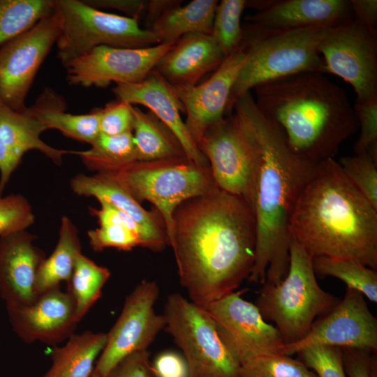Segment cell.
Segmentation results:
<instances>
[{
    "label": "cell",
    "mask_w": 377,
    "mask_h": 377,
    "mask_svg": "<svg viewBox=\"0 0 377 377\" xmlns=\"http://www.w3.org/2000/svg\"><path fill=\"white\" fill-rule=\"evenodd\" d=\"M101 208H89L91 214L97 219V221L101 225L117 224L125 226L130 229L138 232L143 242V248L145 246L142 233L138 225L125 212L118 209L106 202H100Z\"/></svg>",
    "instance_id": "cell-45"
},
{
    "label": "cell",
    "mask_w": 377,
    "mask_h": 377,
    "mask_svg": "<svg viewBox=\"0 0 377 377\" xmlns=\"http://www.w3.org/2000/svg\"><path fill=\"white\" fill-rule=\"evenodd\" d=\"M289 267L276 283H264L255 305L267 322H272L286 344L297 342L310 332L316 320L339 302L317 281L313 258L290 238Z\"/></svg>",
    "instance_id": "cell-5"
},
{
    "label": "cell",
    "mask_w": 377,
    "mask_h": 377,
    "mask_svg": "<svg viewBox=\"0 0 377 377\" xmlns=\"http://www.w3.org/2000/svg\"><path fill=\"white\" fill-rule=\"evenodd\" d=\"M298 360L318 377H346L341 350L339 347L314 346L304 348L297 353Z\"/></svg>",
    "instance_id": "cell-38"
},
{
    "label": "cell",
    "mask_w": 377,
    "mask_h": 377,
    "mask_svg": "<svg viewBox=\"0 0 377 377\" xmlns=\"http://www.w3.org/2000/svg\"><path fill=\"white\" fill-rule=\"evenodd\" d=\"M165 328L182 350L188 377H239V364L207 311L179 293L167 297Z\"/></svg>",
    "instance_id": "cell-9"
},
{
    "label": "cell",
    "mask_w": 377,
    "mask_h": 377,
    "mask_svg": "<svg viewBox=\"0 0 377 377\" xmlns=\"http://www.w3.org/2000/svg\"><path fill=\"white\" fill-rule=\"evenodd\" d=\"M64 98L50 87H45L35 103L25 112L40 122L46 130L54 128L64 136L89 143L90 145L100 134L101 109L89 113L73 114L66 111Z\"/></svg>",
    "instance_id": "cell-24"
},
{
    "label": "cell",
    "mask_w": 377,
    "mask_h": 377,
    "mask_svg": "<svg viewBox=\"0 0 377 377\" xmlns=\"http://www.w3.org/2000/svg\"><path fill=\"white\" fill-rule=\"evenodd\" d=\"M328 29L311 27L269 34L244 31L246 54L232 88L226 114H232L241 96L260 84L298 73H326L319 45Z\"/></svg>",
    "instance_id": "cell-6"
},
{
    "label": "cell",
    "mask_w": 377,
    "mask_h": 377,
    "mask_svg": "<svg viewBox=\"0 0 377 377\" xmlns=\"http://www.w3.org/2000/svg\"><path fill=\"white\" fill-rule=\"evenodd\" d=\"M256 228L250 206L219 188L177 207L168 245L189 300L205 309L249 278L256 257Z\"/></svg>",
    "instance_id": "cell-1"
},
{
    "label": "cell",
    "mask_w": 377,
    "mask_h": 377,
    "mask_svg": "<svg viewBox=\"0 0 377 377\" xmlns=\"http://www.w3.org/2000/svg\"><path fill=\"white\" fill-rule=\"evenodd\" d=\"M59 22L53 13L0 47V101L22 112L34 78L56 44Z\"/></svg>",
    "instance_id": "cell-13"
},
{
    "label": "cell",
    "mask_w": 377,
    "mask_h": 377,
    "mask_svg": "<svg viewBox=\"0 0 377 377\" xmlns=\"http://www.w3.org/2000/svg\"><path fill=\"white\" fill-rule=\"evenodd\" d=\"M137 159L140 161L186 157L175 134L153 113L132 105Z\"/></svg>",
    "instance_id": "cell-28"
},
{
    "label": "cell",
    "mask_w": 377,
    "mask_h": 377,
    "mask_svg": "<svg viewBox=\"0 0 377 377\" xmlns=\"http://www.w3.org/2000/svg\"><path fill=\"white\" fill-rule=\"evenodd\" d=\"M289 232L312 258L353 259L376 270L377 209L334 158L317 163L295 205Z\"/></svg>",
    "instance_id": "cell-3"
},
{
    "label": "cell",
    "mask_w": 377,
    "mask_h": 377,
    "mask_svg": "<svg viewBox=\"0 0 377 377\" xmlns=\"http://www.w3.org/2000/svg\"><path fill=\"white\" fill-rule=\"evenodd\" d=\"M110 270L80 253L75 259L68 292L72 295L78 323L101 297L102 289L110 276Z\"/></svg>",
    "instance_id": "cell-30"
},
{
    "label": "cell",
    "mask_w": 377,
    "mask_h": 377,
    "mask_svg": "<svg viewBox=\"0 0 377 377\" xmlns=\"http://www.w3.org/2000/svg\"><path fill=\"white\" fill-rule=\"evenodd\" d=\"M73 191L80 196L94 197L127 214L140 228L144 248L160 252L168 246L165 223L155 209L143 208L123 186L103 172L88 176L78 174L71 179Z\"/></svg>",
    "instance_id": "cell-22"
},
{
    "label": "cell",
    "mask_w": 377,
    "mask_h": 377,
    "mask_svg": "<svg viewBox=\"0 0 377 377\" xmlns=\"http://www.w3.org/2000/svg\"><path fill=\"white\" fill-rule=\"evenodd\" d=\"M218 3L216 0H193L183 6L177 4L161 15L149 29L159 43L193 33L210 35Z\"/></svg>",
    "instance_id": "cell-27"
},
{
    "label": "cell",
    "mask_w": 377,
    "mask_h": 377,
    "mask_svg": "<svg viewBox=\"0 0 377 377\" xmlns=\"http://www.w3.org/2000/svg\"><path fill=\"white\" fill-rule=\"evenodd\" d=\"M112 91L118 100L147 108L175 134L188 160L199 166H209L181 117L184 108L173 87L156 71H151L137 83L116 84Z\"/></svg>",
    "instance_id": "cell-20"
},
{
    "label": "cell",
    "mask_w": 377,
    "mask_h": 377,
    "mask_svg": "<svg viewBox=\"0 0 377 377\" xmlns=\"http://www.w3.org/2000/svg\"><path fill=\"white\" fill-rule=\"evenodd\" d=\"M314 346L358 348L376 353L377 319L360 292L346 287L343 298L316 320L304 338L286 344L282 353L291 356Z\"/></svg>",
    "instance_id": "cell-16"
},
{
    "label": "cell",
    "mask_w": 377,
    "mask_h": 377,
    "mask_svg": "<svg viewBox=\"0 0 377 377\" xmlns=\"http://www.w3.org/2000/svg\"><path fill=\"white\" fill-rule=\"evenodd\" d=\"M205 310L239 364L260 355L283 354L285 343L279 332L264 320L255 304L244 300L239 292L211 303Z\"/></svg>",
    "instance_id": "cell-14"
},
{
    "label": "cell",
    "mask_w": 377,
    "mask_h": 377,
    "mask_svg": "<svg viewBox=\"0 0 377 377\" xmlns=\"http://www.w3.org/2000/svg\"><path fill=\"white\" fill-rule=\"evenodd\" d=\"M353 19L349 1L274 0L267 8L246 17L244 31L276 33L311 27L330 28Z\"/></svg>",
    "instance_id": "cell-19"
},
{
    "label": "cell",
    "mask_w": 377,
    "mask_h": 377,
    "mask_svg": "<svg viewBox=\"0 0 377 377\" xmlns=\"http://www.w3.org/2000/svg\"><path fill=\"white\" fill-rule=\"evenodd\" d=\"M338 163L351 184L377 209V161L361 154L342 157Z\"/></svg>",
    "instance_id": "cell-36"
},
{
    "label": "cell",
    "mask_w": 377,
    "mask_h": 377,
    "mask_svg": "<svg viewBox=\"0 0 377 377\" xmlns=\"http://www.w3.org/2000/svg\"><path fill=\"white\" fill-rule=\"evenodd\" d=\"M247 45L241 44L215 72L200 84L173 87L186 113V126L198 145L212 125L223 119L229 96L246 57Z\"/></svg>",
    "instance_id": "cell-17"
},
{
    "label": "cell",
    "mask_w": 377,
    "mask_h": 377,
    "mask_svg": "<svg viewBox=\"0 0 377 377\" xmlns=\"http://www.w3.org/2000/svg\"><path fill=\"white\" fill-rule=\"evenodd\" d=\"M154 281L142 280L126 296L119 316L107 333L106 344L94 369L103 376L122 359L137 351L145 350L165 328L163 314L154 304L159 295Z\"/></svg>",
    "instance_id": "cell-12"
},
{
    "label": "cell",
    "mask_w": 377,
    "mask_h": 377,
    "mask_svg": "<svg viewBox=\"0 0 377 377\" xmlns=\"http://www.w3.org/2000/svg\"><path fill=\"white\" fill-rule=\"evenodd\" d=\"M313 266L316 274L337 278L346 287L358 290L371 302H377L376 269L353 259L326 256L313 258Z\"/></svg>",
    "instance_id": "cell-32"
},
{
    "label": "cell",
    "mask_w": 377,
    "mask_h": 377,
    "mask_svg": "<svg viewBox=\"0 0 377 377\" xmlns=\"http://www.w3.org/2000/svg\"><path fill=\"white\" fill-rule=\"evenodd\" d=\"M34 221L31 206L24 196H0V236L26 230Z\"/></svg>",
    "instance_id": "cell-39"
},
{
    "label": "cell",
    "mask_w": 377,
    "mask_h": 377,
    "mask_svg": "<svg viewBox=\"0 0 377 377\" xmlns=\"http://www.w3.org/2000/svg\"><path fill=\"white\" fill-rule=\"evenodd\" d=\"M87 235L94 251L108 248L128 251L137 246L143 247L140 233L121 225H101L99 228L89 230Z\"/></svg>",
    "instance_id": "cell-37"
},
{
    "label": "cell",
    "mask_w": 377,
    "mask_h": 377,
    "mask_svg": "<svg viewBox=\"0 0 377 377\" xmlns=\"http://www.w3.org/2000/svg\"><path fill=\"white\" fill-rule=\"evenodd\" d=\"M107 341V333L72 334L63 346H53L49 369L43 377H90Z\"/></svg>",
    "instance_id": "cell-25"
},
{
    "label": "cell",
    "mask_w": 377,
    "mask_h": 377,
    "mask_svg": "<svg viewBox=\"0 0 377 377\" xmlns=\"http://www.w3.org/2000/svg\"><path fill=\"white\" fill-rule=\"evenodd\" d=\"M353 19L367 28L371 34L377 33V1L350 0Z\"/></svg>",
    "instance_id": "cell-46"
},
{
    "label": "cell",
    "mask_w": 377,
    "mask_h": 377,
    "mask_svg": "<svg viewBox=\"0 0 377 377\" xmlns=\"http://www.w3.org/2000/svg\"><path fill=\"white\" fill-rule=\"evenodd\" d=\"M100 172L114 179L138 202L147 200L155 207L163 219L168 244L177 207L218 188L209 166H199L186 157L135 161Z\"/></svg>",
    "instance_id": "cell-7"
},
{
    "label": "cell",
    "mask_w": 377,
    "mask_h": 377,
    "mask_svg": "<svg viewBox=\"0 0 377 377\" xmlns=\"http://www.w3.org/2000/svg\"><path fill=\"white\" fill-rule=\"evenodd\" d=\"M256 105L290 150L318 163L334 158L358 128L346 91L323 73H303L254 88Z\"/></svg>",
    "instance_id": "cell-4"
},
{
    "label": "cell",
    "mask_w": 377,
    "mask_h": 377,
    "mask_svg": "<svg viewBox=\"0 0 377 377\" xmlns=\"http://www.w3.org/2000/svg\"><path fill=\"white\" fill-rule=\"evenodd\" d=\"M353 109L360 129L355 154H366L377 161V100L355 101Z\"/></svg>",
    "instance_id": "cell-40"
},
{
    "label": "cell",
    "mask_w": 377,
    "mask_h": 377,
    "mask_svg": "<svg viewBox=\"0 0 377 377\" xmlns=\"http://www.w3.org/2000/svg\"><path fill=\"white\" fill-rule=\"evenodd\" d=\"M60 33L57 57L64 67L99 46L147 47L159 43L154 33L140 27L138 20L109 13L85 1L52 0Z\"/></svg>",
    "instance_id": "cell-8"
},
{
    "label": "cell",
    "mask_w": 377,
    "mask_h": 377,
    "mask_svg": "<svg viewBox=\"0 0 377 377\" xmlns=\"http://www.w3.org/2000/svg\"><path fill=\"white\" fill-rule=\"evenodd\" d=\"M20 163L21 161L13 155L0 133V196L2 195L6 185Z\"/></svg>",
    "instance_id": "cell-48"
},
{
    "label": "cell",
    "mask_w": 377,
    "mask_h": 377,
    "mask_svg": "<svg viewBox=\"0 0 377 377\" xmlns=\"http://www.w3.org/2000/svg\"><path fill=\"white\" fill-rule=\"evenodd\" d=\"M52 13V0H0V47Z\"/></svg>",
    "instance_id": "cell-33"
},
{
    "label": "cell",
    "mask_w": 377,
    "mask_h": 377,
    "mask_svg": "<svg viewBox=\"0 0 377 377\" xmlns=\"http://www.w3.org/2000/svg\"><path fill=\"white\" fill-rule=\"evenodd\" d=\"M37 237L20 230L0 236V297L6 304H27L37 297L36 281L46 256Z\"/></svg>",
    "instance_id": "cell-21"
},
{
    "label": "cell",
    "mask_w": 377,
    "mask_h": 377,
    "mask_svg": "<svg viewBox=\"0 0 377 377\" xmlns=\"http://www.w3.org/2000/svg\"><path fill=\"white\" fill-rule=\"evenodd\" d=\"M132 105L117 99L101 109L99 128L101 133L114 135L132 132Z\"/></svg>",
    "instance_id": "cell-41"
},
{
    "label": "cell",
    "mask_w": 377,
    "mask_h": 377,
    "mask_svg": "<svg viewBox=\"0 0 377 377\" xmlns=\"http://www.w3.org/2000/svg\"><path fill=\"white\" fill-rule=\"evenodd\" d=\"M176 42L140 48L96 47L65 66L67 81L71 85L84 87H106L111 82H139Z\"/></svg>",
    "instance_id": "cell-15"
},
{
    "label": "cell",
    "mask_w": 377,
    "mask_h": 377,
    "mask_svg": "<svg viewBox=\"0 0 377 377\" xmlns=\"http://www.w3.org/2000/svg\"><path fill=\"white\" fill-rule=\"evenodd\" d=\"M148 350L134 352L119 361L105 377H154Z\"/></svg>",
    "instance_id": "cell-43"
},
{
    "label": "cell",
    "mask_w": 377,
    "mask_h": 377,
    "mask_svg": "<svg viewBox=\"0 0 377 377\" xmlns=\"http://www.w3.org/2000/svg\"><path fill=\"white\" fill-rule=\"evenodd\" d=\"M90 6L99 8H112L129 15L137 20L145 17L148 8V1L140 0H93L85 1Z\"/></svg>",
    "instance_id": "cell-47"
},
{
    "label": "cell",
    "mask_w": 377,
    "mask_h": 377,
    "mask_svg": "<svg viewBox=\"0 0 377 377\" xmlns=\"http://www.w3.org/2000/svg\"><path fill=\"white\" fill-rule=\"evenodd\" d=\"M319 52L326 73L348 82L356 101L377 100L376 35L354 19L330 27L321 39Z\"/></svg>",
    "instance_id": "cell-10"
},
{
    "label": "cell",
    "mask_w": 377,
    "mask_h": 377,
    "mask_svg": "<svg viewBox=\"0 0 377 377\" xmlns=\"http://www.w3.org/2000/svg\"><path fill=\"white\" fill-rule=\"evenodd\" d=\"M90 377H103L95 369Z\"/></svg>",
    "instance_id": "cell-49"
},
{
    "label": "cell",
    "mask_w": 377,
    "mask_h": 377,
    "mask_svg": "<svg viewBox=\"0 0 377 377\" xmlns=\"http://www.w3.org/2000/svg\"><path fill=\"white\" fill-rule=\"evenodd\" d=\"M45 128L36 119L28 114L13 110L0 101V133L13 155L22 161L24 154L29 150H38L55 164L60 165L63 156L70 151L52 147L40 138Z\"/></svg>",
    "instance_id": "cell-26"
},
{
    "label": "cell",
    "mask_w": 377,
    "mask_h": 377,
    "mask_svg": "<svg viewBox=\"0 0 377 377\" xmlns=\"http://www.w3.org/2000/svg\"><path fill=\"white\" fill-rule=\"evenodd\" d=\"M245 8L246 0H222L217 5L210 35L226 58L243 40L244 29L241 25V17Z\"/></svg>",
    "instance_id": "cell-34"
},
{
    "label": "cell",
    "mask_w": 377,
    "mask_h": 377,
    "mask_svg": "<svg viewBox=\"0 0 377 377\" xmlns=\"http://www.w3.org/2000/svg\"><path fill=\"white\" fill-rule=\"evenodd\" d=\"M81 253L78 230L72 221L63 216L59 239L52 253L42 263L36 281V295L68 283L72 275L77 256Z\"/></svg>",
    "instance_id": "cell-29"
},
{
    "label": "cell",
    "mask_w": 377,
    "mask_h": 377,
    "mask_svg": "<svg viewBox=\"0 0 377 377\" xmlns=\"http://www.w3.org/2000/svg\"><path fill=\"white\" fill-rule=\"evenodd\" d=\"M6 305L13 330L27 343L55 346L68 339L78 323L72 295L60 288L38 295L30 304Z\"/></svg>",
    "instance_id": "cell-18"
},
{
    "label": "cell",
    "mask_w": 377,
    "mask_h": 377,
    "mask_svg": "<svg viewBox=\"0 0 377 377\" xmlns=\"http://www.w3.org/2000/svg\"><path fill=\"white\" fill-rule=\"evenodd\" d=\"M225 58L211 35L193 33L179 38L154 70L172 87L193 86Z\"/></svg>",
    "instance_id": "cell-23"
},
{
    "label": "cell",
    "mask_w": 377,
    "mask_h": 377,
    "mask_svg": "<svg viewBox=\"0 0 377 377\" xmlns=\"http://www.w3.org/2000/svg\"><path fill=\"white\" fill-rule=\"evenodd\" d=\"M154 377H188V368L183 355L172 350L160 353L151 363Z\"/></svg>",
    "instance_id": "cell-44"
},
{
    "label": "cell",
    "mask_w": 377,
    "mask_h": 377,
    "mask_svg": "<svg viewBox=\"0 0 377 377\" xmlns=\"http://www.w3.org/2000/svg\"><path fill=\"white\" fill-rule=\"evenodd\" d=\"M255 164L256 242L249 281L276 283L289 267L291 216L317 163L293 152L277 126L258 109L251 92L235 103Z\"/></svg>",
    "instance_id": "cell-2"
},
{
    "label": "cell",
    "mask_w": 377,
    "mask_h": 377,
    "mask_svg": "<svg viewBox=\"0 0 377 377\" xmlns=\"http://www.w3.org/2000/svg\"><path fill=\"white\" fill-rule=\"evenodd\" d=\"M70 154L79 156L88 170L97 172L138 161L132 132L114 135L100 133L89 149Z\"/></svg>",
    "instance_id": "cell-31"
},
{
    "label": "cell",
    "mask_w": 377,
    "mask_h": 377,
    "mask_svg": "<svg viewBox=\"0 0 377 377\" xmlns=\"http://www.w3.org/2000/svg\"><path fill=\"white\" fill-rule=\"evenodd\" d=\"M216 186L243 199L254 212L255 164L249 142L233 113L209 127L198 143Z\"/></svg>",
    "instance_id": "cell-11"
},
{
    "label": "cell",
    "mask_w": 377,
    "mask_h": 377,
    "mask_svg": "<svg viewBox=\"0 0 377 377\" xmlns=\"http://www.w3.org/2000/svg\"><path fill=\"white\" fill-rule=\"evenodd\" d=\"M239 377H318L298 359L282 353L267 354L239 364Z\"/></svg>",
    "instance_id": "cell-35"
},
{
    "label": "cell",
    "mask_w": 377,
    "mask_h": 377,
    "mask_svg": "<svg viewBox=\"0 0 377 377\" xmlns=\"http://www.w3.org/2000/svg\"><path fill=\"white\" fill-rule=\"evenodd\" d=\"M341 350L343 369L348 377H377L376 353L352 348Z\"/></svg>",
    "instance_id": "cell-42"
}]
</instances>
